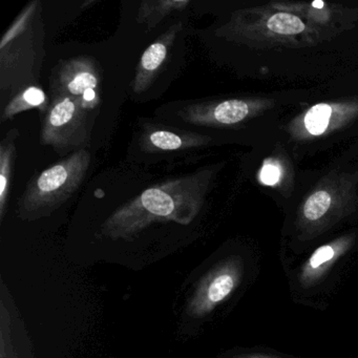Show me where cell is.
Listing matches in <instances>:
<instances>
[{
	"instance_id": "6da1fadb",
	"label": "cell",
	"mask_w": 358,
	"mask_h": 358,
	"mask_svg": "<svg viewBox=\"0 0 358 358\" xmlns=\"http://www.w3.org/2000/svg\"><path fill=\"white\" fill-rule=\"evenodd\" d=\"M208 179L207 171H196L144 190L104 221L102 236L131 241L154 223L189 225L200 213Z\"/></svg>"
},
{
	"instance_id": "7c38bea8",
	"label": "cell",
	"mask_w": 358,
	"mask_h": 358,
	"mask_svg": "<svg viewBox=\"0 0 358 358\" xmlns=\"http://www.w3.org/2000/svg\"><path fill=\"white\" fill-rule=\"evenodd\" d=\"M14 322L6 292L1 287L0 301V358H20L14 343Z\"/></svg>"
},
{
	"instance_id": "277c9868",
	"label": "cell",
	"mask_w": 358,
	"mask_h": 358,
	"mask_svg": "<svg viewBox=\"0 0 358 358\" xmlns=\"http://www.w3.org/2000/svg\"><path fill=\"white\" fill-rule=\"evenodd\" d=\"M101 70L89 56L60 62L51 79L52 98L71 97L80 102L87 112L93 113L101 104Z\"/></svg>"
},
{
	"instance_id": "4fadbf2b",
	"label": "cell",
	"mask_w": 358,
	"mask_h": 358,
	"mask_svg": "<svg viewBox=\"0 0 358 358\" xmlns=\"http://www.w3.org/2000/svg\"><path fill=\"white\" fill-rule=\"evenodd\" d=\"M332 199L326 192H317L312 194L303 206V217L308 222L315 223L324 217L331 207Z\"/></svg>"
},
{
	"instance_id": "d6986e66",
	"label": "cell",
	"mask_w": 358,
	"mask_h": 358,
	"mask_svg": "<svg viewBox=\"0 0 358 358\" xmlns=\"http://www.w3.org/2000/svg\"><path fill=\"white\" fill-rule=\"evenodd\" d=\"M313 6H314V7L322 8V6H324V3H318V1H315V3H313Z\"/></svg>"
},
{
	"instance_id": "9c48e42d",
	"label": "cell",
	"mask_w": 358,
	"mask_h": 358,
	"mask_svg": "<svg viewBox=\"0 0 358 358\" xmlns=\"http://www.w3.org/2000/svg\"><path fill=\"white\" fill-rule=\"evenodd\" d=\"M18 131L11 129L0 143V221L5 217L6 205L9 200L12 173L16 155V139Z\"/></svg>"
},
{
	"instance_id": "ba28073f",
	"label": "cell",
	"mask_w": 358,
	"mask_h": 358,
	"mask_svg": "<svg viewBox=\"0 0 358 358\" xmlns=\"http://www.w3.org/2000/svg\"><path fill=\"white\" fill-rule=\"evenodd\" d=\"M209 138L194 133H175L165 129H150L144 135L142 148L150 152H177L204 145Z\"/></svg>"
},
{
	"instance_id": "52a82bcc",
	"label": "cell",
	"mask_w": 358,
	"mask_h": 358,
	"mask_svg": "<svg viewBox=\"0 0 358 358\" xmlns=\"http://www.w3.org/2000/svg\"><path fill=\"white\" fill-rule=\"evenodd\" d=\"M350 247L351 241L341 238L316 249L299 269V285L303 289H310L317 285L345 255Z\"/></svg>"
},
{
	"instance_id": "ac0fdd59",
	"label": "cell",
	"mask_w": 358,
	"mask_h": 358,
	"mask_svg": "<svg viewBox=\"0 0 358 358\" xmlns=\"http://www.w3.org/2000/svg\"><path fill=\"white\" fill-rule=\"evenodd\" d=\"M234 358H280L278 356L267 355V354H245V355L236 356Z\"/></svg>"
},
{
	"instance_id": "e0dca14e",
	"label": "cell",
	"mask_w": 358,
	"mask_h": 358,
	"mask_svg": "<svg viewBox=\"0 0 358 358\" xmlns=\"http://www.w3.org/2000/svg\"><path fill=\"white\" fill-rule=\"evenodd\" d=\"M261 180L267 185H274L280 180V169L273 164H266L261 171Z\"/></svg>"
},
{
	"instance_id": "8992f818",
	"label": "cell",
	"mask_w": 358,
	"mask_h": 358,
	"mask_svg": "<svg viewBox=\"0 0 358 358\" xmlns=\"http://www.w3.org/2000/svg\"><path fill=\"white\" fill-rule=\"evenodd\" d=\"M181 30V22L173 24L145 50L131 83L134 93H144L154 83L166 62L173 43Z\"/></svg>"
},
{
	"instance_id": "2e32d148",
	"label": "cell",
	"mask_w": 358,
	"mask_h": 358,
	"mask_svg": "<svg viewBox=\"0 0 358 358\" xmlns=\"http://www.w3.org/2000/svg\"><path fill=\"white\" fill-rule=\"evenodd\" d=\"M37 1L35 3H31L28 7L24 8L22 13L16 18L14 24H12L11 28L6 32L3 35L1 43H0V48L5 47L8 43H11L14 39L17 38L20 35L24 34L29 29V24H30L31 20H32L33 15H34L35 11H36Z\"/></svg>"
},
{
	"instance_id": "8fae6325",
	"label": "cell",
	"mask_w": 358,
	"mask_h": 358,
	"mask_svg": "<svg viewBox=\"0 0 358 358\" xmlns=\"http://www.w3.org/2000/svg\"><path fill=\"white\" fill-rule=\"evenodd\" d=\"M190 1H178V0H159V1H143L140 5L137 22L145 24L148 30L156 28L157 24L175 11L185 9Z\"/></svg>"
},
{
	"instance_id": "5bb4252c",
	"label": "cell",
	"mask_w": 358,
	"mask_h": 358,
	"mask_svg": "<svg viewBox=\"0 0 358 358\" xmlns=\"http://www.w3.org/2000/svg\"><path fill=\"white\" fill-rule=\"evenodd\" d=\"M271 32L282 35L299 34L305 30V24L296 16L287 13H278L271 16L267 22Z\"/></svg>"
},
{
	"instance_id": "3957f363",
	"label": "cell",
	"mask_w": 358,
	"mask_h": 358,
	"mask_svg": "<svg viewBox=\"0 0 358 358\" xmlns=\"http://www.w3.org/2000/svg\"><path fill=\"white\" fill-rule=\"evenodd\" d=\"M90 114L75 98H52L41 127V144L52 146L57 152L87 144Z\"/></svg>"
},
{
	"instance_id": "7a4b0ae2",
	"label": "cell",
	"mask_w": 358,
	"mask_h": 358,
	"mask_svg": "<svg viewBox=\"0 0 358 358\" xmlns=\"http://www.w3.org/2000/svg\"><path fill=\"white\" fill-rule=\"evenodd\" d=\"M90 165L91 154L80 148L33 178L18 203V217L34 221L57 210L79 189Z\"/></svg>"
},
{
	"instance_id": "5b68a950",
	"label": "cell",
	"mask_w": 358,
	"mask_h": 358,
	"mask_svg": "<svg viewBox=\"0 0 358 358\" xmlns=\"http://www.w3.org/2000/svg\"><path fill=\"white\" fill-rule=\"evenodd\" d=\"M244 275V262L231 257L211 268L196 287L187 303L188 315L202 318L215 311L238 288Z\"/></svg>"
},
{
	"instance_id": "9a60e30c",
	"label": "cell",
	"mask_w": 358,
	"mask_h": 358,
	"mask_svg": "<svg viewBox=\"0 0 358 358\" xmlns=\"http://www.w3.org/2000/svg\"><path fill=\"white\" fill-rule=\"evenodd\" d=\"M331 114L332 108L328 104H317L313 106L306 115L305 124L308 131L311 135H322L328 127Z\"/></svg>"
},
{
	"instance_id": "30bf717a",
	"label": "cell",
	"mask_w": 358,
	"mask_h": 358,
	"mask_svg": "<svg viewBox=\"0 0 358 358\" xmlns=\"http://www.w3.org/2000/svg\"><path fill=\"white\" fill-rule=\"evenodd\" d=\"M51 103L48 101L47 95L43 90L31 85L24 87L22 91L17 92L16 95L10 100L9 103L3 108V114L0 117L1 123L11 120L16 115L26 110L38 108L41 113L47 114Z\"/></svg>"
}]
</instances>
